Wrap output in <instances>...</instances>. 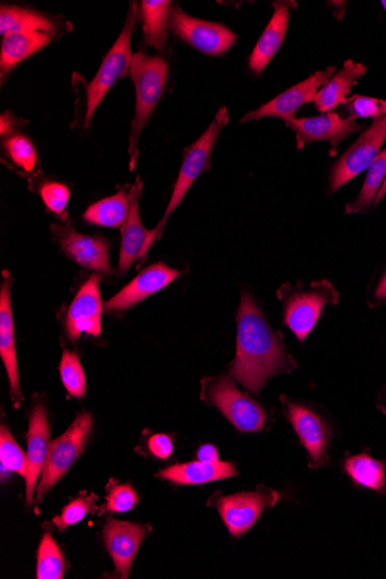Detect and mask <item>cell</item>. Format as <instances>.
<instances>
[{"instance_id":"obj_15","label":"cell","mask_w":386,"mask_h":579,"mask_svg":"<svg viewBox=\"0 0 386 579\" xmlns=\"http://www.w3.org/2000/svg\"><path fill=\"white\" fill-rule=\"evenodd\" d=\"M100 282L101 276L93 274L73 299L67 318V331L72 342H75L83 332L94 336L101 334L104 305L101 298Z\"/></svg>"},{"instance_id":"obj_40","label":"cell","mask_w":386,"mask_h":579,"mask_svg":"<svg viewBox=\"0 0 386 579\" xmlns=\"http://www.w3.org/2000/svg\"><path fill=\"white\" fill-rule=\"evenodd\" d=\"M19 123H25L23 119L12 116L11 113H5L0 117V132L2 135L10 134L14 131V128L20 126Z\"/></svg>"},{"instance_id":"obj_43","label":"cell","mask_w":386,"mask_h":579,"mask_svg":"<svg viewBox=\"0 0 386 579\" xmlns=\"http://www.w3.org/2000/svg\"><path fill=\"white\" fill-rule=\"evenodd\" d=\"M378 406L382 411L386 412V390L379 398Z\"/></svg>"},{"instance_id":"obj_33","label":"cell","mask_w":386,"mask_h":579,"mask_svg":"<svg viewBox=\"0 0 386 579\" xmlns=\"http://www.w3.org/2000/svg\"><path fill=\"white\" fill-rule=\"evenodd\" d=\"M8 154L12 162L25 172H32L37 163V154L30 139L22 134H14L5 142Z\"/></svg>"},{"instance_id":"obj_38","label":"cell","mask_w":386,"mask_h":579,"mask_svg":"<svg viewBox=\"0 0 386 579\" xmlns=\"http://www.w3.org/2000/svg\"><path fill=\"white\" fill-rule=\"evenodd\" d=\"M367 303L371 308L386 306V268L372 282L369 288Z\"/></svg>"},{"instance_id":"obj_10","label":"cell","mask_w":386,"mask_h":579,"mask_svg":"<svg viewBox=\"0 0 386 579\" xmlns=\"http://www.w3.org/2000/svg\"><path fill=\"white\" fill-rule=\"evenodd\" d=\"M284 125L294 131L299 150L307 144L328 142L331 146V156L337 154V150L343 141L363 128L356 123V118L352 116L341 118L334 111L317 117L292 118L284 121Z\"/></svg>"},{"instance_id":"obj_24","label":"cell","mask_w":386,"mask_h":579,"mask_svg":"<svg viewBox=\"0 0 386 579\" xmlns=\"http://www.w3.org/2000/svg\"><path fill=\"white\" fill-rule=\"evenodd\" d=\"M51 35L46 33H14L3 38L0 50V72L2 79L16 66L24 62L40 49L47 47Z\"/></svg>"},{"instance_id":"obj_42","label":"cell","mask_w":386,"mask_h":579,"mask_svg":"<svg viewBox=\"0 0 386 579\" xmlns=\"http://www.w3.org/2000/svg\"><path fill=\"white\" fill-rule=\"evenodd\" d=\"M385 197H386V178H385V182H384V185H383V187H382V189H381V191H379V193L377 196L375 205L379 204Z\"/></svg>"},{"instance_id":"obj_41","label":"cell","mask_w":386,"mask_h":579,"mask_svg":"<svg viewBox=\"0 0 386 579\" xmlns=\"http://www.w3.org/2000/svg\"><path fill=\"white\" fill-rule=\"evenodd\" d=\"M198 461L204 463H214L219 461L218 450L213 446H202L197 452Z\"/></svg>"},{"instance_id":"obj_36","label":"cell","mask_w":386,"mask_h":579,"mask_svg":"<svg viewBox=\"0 0 386 579\" xmlns=\"http://www.w3.org/2000/svg\"><path fill=\"white\" fill-rule=\"evenodd\" d=\"M40 198L46 206L57 215H63L69 201L70 190L67 186L57 182H48L40 187Z\"/></svg>"},{"instance_id":"obj_17","label":"cell","mask_w":386,"mask_h":579,"mask_svg":"<svg viewBox=\"0 0 386 579\" xmlns=\"http://www.w3.org/2000/svg\"><path fill=\"white\" fill-rule=\"evenodd\" d=\"M182 274L164 263L151 265L140 272L133 281L117 293L105 305L108 312L121 311L144 302L153 294L166 288Z\"/></svg>"},{"instance_id":"obj_29","label":"cell","mask_w":386,"mask_h":579,"mask_svg":"<svg viewBox=\"0 0 386 579\" xmlns=\"http://www.w3.org/2000/svg\"><path fill=\"white\" fill-rule=\"evenodd\" d=\"M386 178V150L381 152L369 168L367 177L361 191L352 203L347 206V213H362L369 211L375 203Z\"/></svg>"},{"instance_id":"obj_8","label":"cell","mask_w":386,"mask_h":579,"mask_svg":"<svg viewBox=\"0 0 386 579\" xmlns=\"http://www.w3.org/2000/svg\"><path fill=\"white\" fill-rule=\"evenodd\" d=\"M169 28L183 42L210 56L227 54L237 42V35L226 26L190 16L178 5L171 9Z\"/></svg>"},{"instance_id":"obj_19","label":"cell","mask_w":386,"mask_h":579,"mask_svg":"<svg viewBox=\"0 0 386 579\" xmlns=\"http://www.w3.org/2000/svg\"><path fill=\"white\" fill-rule=\"evenodd\" d=\"M0 356H2L8 373L14 407L17 409L23 402V394L20 390L11 290L8 279L2 283V291H0Z\"/></svg>"},{"instance_id":"obj_32","label":"cell","mask_w":386,"mask_h":579,"mask_svg":"<svg viewBox=\"0 0 386 579\" xmlns=\"http://www.w3.org/2000/svg\"><path fill=\"white\" fill-rule=\"evenodd\" d=\"M0 459H2V465L26 478L28 472L27 454L16 445L5 426L0 430Z\"/></svg>"},{"instance_id":"obj_26","label":"cell","mask_w":386,"mask_h":579,"mask_svg":"<svg viewBox=\"0 0 386 579\" xmlns=\"http://www.w3.org/2000/svg\"><path fill=\"white\" fill-rule=\"evenodd\" d=\"M57 27L47 15L19 7L2 5L0 9V34L14 33L55 34Z\"/></svg>"},{"instance_id":"obj_3","label":"cell","mask_w":386,"mask_h":579,"mask_svg":"<svg viewBox=\"0 0 386 579\" xmlns=\"http://www.w3.org/2000/svg\"><path fill=\"white\" fill-rule=\"evenodd\" d=\"M283 303V321L303 343L315 329L325 307L339 303V293L328 281L312 284L309 290L284 284L278 292Z\"/></svg>"},{"instance_id":"obj_16","label":"cell","mask_w":386,"mask_h":579,"mask_svg":"<svg viewBox=\"0 0 386 579\" xmlns=\"http://www.w3.org/2000/svg\"><path fill=\"white\" fill-rule=\"evenodd\" d=\"M142 182L140 178L130 189V212L127 222L121 227V247L119 252L118 271L120 274L127 273L130 268L144 257L150 247L154 244L153 231H148L141 223L139 202L141 197Z\"/></svg>"},{"instance_id":"obj_30","label":"cell","mask_w":386,"mask_h":579,"mask_svg":"<svg viewBox=\"0 0 386 579\" xmlns=\"http://www.w3.org/2000/svg\"><path fill=\"white\" fill-rule=\"evenodd\" d=\"M65 575V558L55 539L47 533L38 550L37 578L60 579Z\"/></svg>"},{"instance_id":"obj_21","label":"cell","mask_w":386,"mask_h":579,"mask_svg":"<svg viewBox=\"0 0 386 579\" xmlns=\"http://www.w3.org/2000/svg\"><path fill=\"white\" fill-rule=\"evenodd\" d=\"M273 8L274 12L270 23L261 34L249 58V68L256 74L268 68L288 35L291 20L290 3L274 2Z\"/></svg>"},{"instance_id":"obj_14","label":"cell","mask_w":386,"mask_h":579,"mask_svg":"<svg viewBox=\"0 0 386 579\" xmlns=\"http://www.w3.org/2000/svg\"><path fill=\"white\" fill-rule=\"evenodd\" d=\"M282 404L286 406L289 421L293 425L304 448L309 452L314 466H319L327 458L330 442V430L323 418L313 410L281 397Z\"/></svg>"},{"instance_id":"obj_35","label":"cell","mask_w":386,"mask_h":579,"mask_svg":"<svg viewBox=\"0 0 386 579\" xmlns=\"http://www.w3.org/2000/svg\"><path fill=\"white\" fill-rule=\"evenodd\" d=\"M347 106L354 118H381L386 116V99L354 95L349 97Z\"/></svg>"},{"instance_id":"obj_39","label":"cell","mask_w":386,"mask_h":579,"mask_svg":"<svg viewBox=\"0 0 386 579\" xmlns=\"http://www.w3.org/2000/svg\"><path fill=\"white\" fill-rule=\"evenodd\" d=\"M150 450L160 459H167L173 453V441L167 435H155L150 439Z\"/></svg>"},{"instance_id":"obj_2","label":"cell","mask_w":386,"mask_h":579,"mask_svg":"<svg viewBox=\"0 0 386 579\" xmlns=\"http://www.w3.org/2000/svg\"><path fill=\"white\" fill-rule=\"evenodd\" d=\"M168 69V63L162 57L150 56L145 52L133 55L130 76L136 88V113L129 145L131 170L137 165L140 134L149 123L150 117L162 94H164Z\"/></svg>"},{"instance_id":"obj_37","label":"cell","mask_w":386,"mask_h":579,"mask_svg":"<svg viewBox=\"0 0 386 579\" xmlns=\"http://www.w3.org/2000/svg\"><path fill=\"white\" fill-rule=\"evenodd\" d=\"M138 497L128 485L115 486L107 496V510L110 512H128L136 506Z\"/></svg>"},{"instance_id":"obj_5","label":"cell","mask_w":386,"mask_h":579,"mask_svg":"<svg viewBox=\"0 0 386 579\" xmlns=\"http://www.w3.org/2000/svg\"><path fill=\"white\" fill-rule=\"evenodd\" d=\"M138 16L137 3H131L126 25L121 29L115 45L106 55L103 64H101L96 75L89 84L87 91V111L85 127H90L94 114L101 103L118 82L119 79L130 74L132 63L131 42Z\"/></svg>"},{"instance_id":"obj_7","label":"cell","mask_w":386,"mask_h":579,"mask_svg":"<svg viewBox=\"0 0 386 579\" xmlns=\"http://www.w3.org/2000/svg\"><path fill=\"white\" fill-rule=\"evenodd\" d=\"M92 415L81 413L77 416L68 432L50 444L47 461L43 471L36 504H40L50 488L62 478L83 453L92 432Z\"/></svg>"},{"instance_id":"obj_11","label":"cell","mask_w":386,"mask_h":579,"mask_svg":"<svg viewBox=\"0 0 386 579\" xmlns=\"http://www.w3.org/2000/svg\"><path fill=\"white\" fill-rule=\"evenodd\" d=\"M335 72L336 67L315 72L304 82L276 96L270 103L245 115L241 119V123L246 125L267 117H278L283 119V122L295 118L297 110L302 106L315 102L318 91L329 83Z\"/></svg>"},{"instance_id":"obj_44","label":"cell","mask_w":386,"mask_h":579,"mask_svg":"<svg viewBox=\"0 0 386 579\" xmlns=\"http://www.w3.org/2000/svg\"><path fill=\"white\" fill-rule=\"evenodd\" d=\"M381 3L383 5L384 10L386 11V0H383V2H381Z\"/></svg>"},{"instance_id":"obj_28","label":"cell","mask_w":386,"mask_h":579,"mask_svg":"<svg viewBox=\"0 0 386 579\" xmlns=\"http://www.w3.org/2000/svg\"><path fill=\"white\" fill-rule=\"evenodd\" d=\"M344 470L352 481L363 487L382 492L386 486L385 466L369 454H358L348 459Z\"/></svg>"},{"instance_id":"obj_25","label":"cell","mask_w":386,"mask_h":579,"mask_svg":"<svg viewBox=\"0 0 386 579\" xmlns=\"http://www.w3.org/2000/svg\"><path fill=\"white\" fill-rule=\"evenodd\" d=\"M171 0H144L141 2L142 31L145 44L165 51L168 44Z\"/></svg>"},{"instance_id":"obj_1","label":"cell","mask_w":386,"mask_h":579,"mask_svg":"<svg viewBox=\"0 0 386 579\" xmlns=\"http://www.w3.org/2000/svg\"><path fill=\"white\" fill-rule=\"evenodd\" d=\"M296 369L280 333L262 315L255 298L242 292L237 311V352L231 375L252 393L259 394L276 375Z\"/></svg>"},{"instance_id":"obj_31","label":"cell","mask_w":386,"mask_h":579,"mask_svg":"<svg viewBox=\"0 0 386 579\" xmlns=\"http://www.w3.org/2000/svg\"><path fill=\"white\" fill-rule=\"evenodd\" d=\"M60 377L68 392L75 398L85 395L86 376L79 357L69 351H66L60 363Z\"/></svg>"},{"instance_id":"obj_20","label":"cell","mask_w":386,"mask_h":579,"mask_svg":"<svg viewBox=\"0 0 386 579\" xmlns=\"http://www.w3.org/2000/svg\"><path fill=\"white\" fill-rule=\"evenodd\" d=\"M27 438L28 472L25 481L27 504L31 505L33 504L37 477L39 472L44 470L50 447V428L46 409L43 404L36 405L33 410Z\"/></svg>"},{"instance_id":"obj_22","label":"cell","mask_w":386,"mask_h":579,"mask_svg":"<svg viewBox=\"0 0 386 579\" xmlns=\"http://www.w3.org/2000/svg\"><path fill=\"white\" fill-rule=\"evenodd\" d=\"M367 70V67L355 63L352 59L344 62L342 69L334 74L329 83L318 91L314 102L317 110L325 114L340 105H347L352 88Z\"/></svg>"},{"instance_id":"obj_18","label":"cell","mask_w":386,"mask_h":579,"mask_svg":"<svg viewBox=\"0 0 386 579\" xmlns=\"http://www.w3.org/2000/svg\"><path fill=\"white\" fill-rule=\"evenodd\" d=\"M148 533L147 527L112 519L105 528L106 547L113 558L116 570L128 578L134 557Z\"/></svg>"},{"instance_id":"obj_9","label":"cell","mask_w":386,"mask_h":579,"mask_svg":"<svg viewBox=\"0 0 386 579\" xmlns=\"http://www.w3.org/2000/svg\"><path fill=\"white\" fill-rule=\"evenodd\" d=\"M386 141V116L374 119L373 125L360 135L331 169L330 187L335 193L354 177L367 170L381 154Z\"/></svg>"},{"instance_id":"obj_13","label":"cell","mask_w":386,"mask_h":579,"mask_svg":"<svg viewBox=\"0 0 386 579\" xmlns=\"http://www.w3.org/2000/svg\"><path fill=\"white\" fill-rule=\"evenodd\" d=\"M52 234L63 251L77 264L94 272L112 274L109 247L104 238L80 234L69 226L52 225Z\"/></svg>"},{"instance_id":"obj_27","label":"cell","mask_w":386,"mask_h":579,"mask_svg":"<svg viewBox=\"0 0 386 579\" xmlns=\"http://www.w3.org/2000/svg\"><path fill=\"white\" fill-rule=\"evenodd\" d=\"M129 212L130 196L120 191L90 206L83 217L89 224L118 228L125 226Z\"/></svg>"},{"instance_id":"obj_4","label":"cell","mask_w":386,"mask_h":579,"mask_svg":"<svg viewBox=\"0 0 386 579\" xmlns=\"http://www.w3.org/2000/svg\"><path fill=\"white\" fill-rule=\"evenodd\" d=\"M230 122V113L226 107L218 110L213 122L208 130L202 133L196 143L185 152V159L179 169L177 181L174 186V191L171 202L166 209L161 222L153 229L154 243L159 239L165 231V226L172 213L178 208L183 199L196 182V179L202 172L210 167V158L215 147L220 132Z\"/></svg>"},{"instance_id":"obj_23","label":"cell","mask_w":386,"mask_h":579,"mask_svg":"<svg viewBox=\"0 0 386 579\" xmlns=\"http://www.w3.org/2000/svg\"><path fill=\"white\" fill-rule=\"evenodd\" d=\"M237 475V471L230 463L192 462L175 465L160 473L162 478L177 485H204L212 482L223 481Z\"/></svg>"},{"instance_id":"obj_12","label":"cell","mask_w":386,"mask_h":579,"mask_svg":"<svg viewBox=\"0 0 386 579\" xmlns=\"http://www.w3.org/2000/svg\"><path fill=\"white\" fill-rule=\"evenodd\" d=\"M278 494L269 488L254 493H242L219 497L214 504L232 535L238 537L247 533L264 510L273 507Z\"/></svg>"},{"instance_id":"obj_34","label":"cell","mask_w":386,"mask_h":579,"mask_svg":"<svg viewBox=\"0 0 386 579\" xmlns=\"http://www.w3.org/2000/svg\"><path fill=\"white\" fill-rule=\"evenodd\" d=\"M93 506V496L77 498V500L72 501L63 509L62 515L54 518V524L60 531H65L69 527H72L79 523L80 521H83L86 515L92 511Z\"/></svg>"},{"instance_id":"obj_6","label":"cell","mask_w":386,"mask_h":579,"mask_svg":"<svg viewBox=\"0 0 386 579\" xmlns=\"http://www.w3.org/2000/svg\"><path fill=\"white\" fill-rule=\"evenodd\" d=\"M202 399L220 410L239 432L256 433L266 427V411L246 393L241 392L227 376L207 378Z\"/></svg>"}]
</instances>
